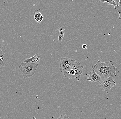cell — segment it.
Listing matches in <instances>:
<instances>
[{
  "mask_svg": "<svg viewBox=\"0 0 121 119\" xmlns=\"http://www.w3.org/2000/svg\"><path fill=\"white\" fill-rule=\"evenodd\" d=\"M93 70L98 74L104 80L115 75L117 68L113 64L112 61L103 62L98 61L96 64L92 67Z\"/></svg>",
  "mask_w": 121,
  "mask_h": 119,
  "instance_id": "cell-1",
  "label": "cell"
},
{
  "mask_svg": "<svg viewBox=\"0 0 121 119\" xmlns=\"http://www.w3.org/2000/svg\"><path fill=\"white\" fill-rule=\"evenodd\" d=\"M38 64L32 62H21L19 66L24 79L33 76L37 69Z\"/></svg>",
  "mask_w": 121,
  "mask_h": 119,
  "instance_id": "cell-2",
  "label": "cell"
},
{
  "mask_svg": "<svg viewBox=\"0 0 121 119\" xmlns=\"http://www.w3.org/2000/svg\"><path fill=\"white\" fill-rule=\"evenodd\" d=\"M84 67L81 66L80 62H75L72 68L68 72L62 71V74L68 80L75 79L77 81H79L81 74L83 73Z\"/></svg>",
  "mask_w": 121,
  "mask_h": 119,
  "instance_id": "cell-3",
  "label": "cell"
},
{
  "mask_svg": "<svg viewBox=\"0 0 121 119\" xmlns=\"http://www.w3.org/2000/svg\"><path fill=\"white\" fill-rule=\"evenodd\" d=\"M76 60L69 58L63 57L61 58L60 62V69L61 72H68L72 68Z\"/></svg>",
  "mask_w": 121,
  "mask_h": 119,
  "instance_id": "cell-4",
  "label": "cell"
},
{
  "mask_svg": "<svg viewBox=\"0 0 121 119\" xmlns=\"http://www.w3.org/2000/svg\"><path fill=\"white\" fill-rule=\"evenodd\" d=\"M116 85V83L113 79V76H112L103 80L100 82L99 87L101 90L105 91L108 94L111 88L115 87Z\"/></svg>",
  "mask_w": 121,
  "mask_h": 119,
  "instance_id": "cell-5",
  "label": "cell"
},
{
  "mask_svg": "<svg viewBox=\"0 0 121 119\" xmlns=\"http://www.w3.org/2000/svg\"><path fill=\"white\" fill-rule=\"evenodd\" d=\"M87 80L91 82H102L103 79L98 74H97L94 70H93L88 74Z\"/></svg>",
  "mask_w": 121,
  "mask_h": 119,
  "instance_id": "cell-6",
  "label": "cell"
},
{
  "mask_svg": "<svg viewBox=\"0 0 121 119\" xmlns=\"http://www.w3.org/2000/svg\"><path fill=\"white\" fill-rule=\"evenodd\" d=\"M4 47L0 43V65L3 67H8V63L4 58L3 56H5V54L3 51Z\"/></svg>",
  "mask_w": 121,
  "mask_h": 119,
  "instance_id": "cell-7",
  "label": "cell"
},
{
  "mask_svg": "<svg viewBox=\"0 0 121 119\" xmlns=\"http://www.w3.org/2000/svg\"><path fill=\"white\" fill-rule=\"evenodd\" d=\"M40 55L39 54H36L31 57L26 59L23 62H32L38 64L40 62Z\"/></svg>",
  "mask_w": 121,
  "mask_h": 119,
  "instance_id": "cell-8",
  "label": "cell"
},
{
  "mask_svg": "<svg viewBox=\"0 0 121 119\" xmlns=\"http://www.w3.org/2000/svg\"><path fill=\"white\" fill-rule=\"evenodd\" d=\"M34 13L35 19L39 24H40L43 20V16L42 15L40 11L37 9L34 10Z\"/></svg>",
  "mask_w": 121,
  "mask_h": 119,
  "instance_id": "cell-9",
  "label": "cell"
},
{
  "mask_svg": "<svg viewBox=\"0 0 121 119\" xmlns=\"http://www.w3.org/2000/svg\"><path fill=\"white\" fill-rule=\"evenodd\" d=\"M59 31V37L58 41L59 42H61L63 41L64 37V33H65V29L64 27L63 26H60L58 28Z\"/></svg>",
  "mask_w": 121,
  "mask_h": 119,
  "instance_id": "cell-10",
  "label": "cell"
},
{
  "mask_svg": "<svg viewBox=\"0 0 121 119\" xmlns=\"http://www.w3.org/2000/svg\"><path fill=\"white\" fill-rule=\"evenodd\" d=\"M100 2L103 3H107L109 5L115 6V9H116V5L114 0H101L100 1Z\"/></svg>",
  "mask_w": 121,
  "mask_h": 119,
  "instance_id": "cell-11",
  "label": "cell"
},
{
  "mask_svg": "<svg viewBox=\"0 0 121 119\" xmlns=\"http://www.w3.org/2000/svg\"><path fill=\"white\" fill-rule=\"evenodd\" d=\"M118 12L119 14V16L118 19L119 20L121 19V0H119V4L118 8H117Z\"/></svg>",
  "mask_w": 121,
  "mask_h": 119,
  "instance_id": "cell-12",
  "label": "cell"
},
{
  "mask_svg": "<svg viewBox=\"0 0 121 119\" xmlns=\"http://www.w3.org/2000/svg\"><path fill=\"white\" fill-rule=\"evenodd\" d=\"M71 119L69 117L67 116V115L66 114H62L59 117H58L57 119Z\"/></svg>",
  "mask_w": 121,
  "mask_h": 119,
  "instance_id": "cell-13",
  "label": "cell"
},
{
  "mask_svg": "<svg viewBox=\"0 0 121 119\" xmlns=\"http://www.w3.org/2000/svg\"><path fill=\"white\" fill-rule=\"evenodd\" d=\"M87 45L86 44H83L82 45V48L84 49H86L87 48Z\"/></svg>",
  "mask_w": 121,
  "mask_h": 119,
  "instance_id": "cell-14",
  "label": "cell"
},
{
  "mask_svg": "<svg viewBox=\"0 0 121 119\" xmlns=\"http://www.w3.org/2000/svg\"><path fill=\"white\" fill-rule=\"evenodd\" d=\"M36 119V118H35V117H33V119Z\"/></svg>",
  "mask_w": 121,
  "mask_h": 119,
  "instance_id": "cell-15",
  "label": "cell"
},
{
  "mask_svg": "<svg viewBox=\"0 0 121 119\" xmlns=\"http://www.w3.org/2000/svg\"></svg>",
  "mask_w": 121,
  "mask_h": 119,
  "instance_id": "cell-16",
  "label": "cell"
},
{
  "mask_svg": "<svg viewBox=\"0 0 121 119\" xmlns=\"http://www.w3.org/2000/svg\"><path fill=\"white\" fill-rule=\"evenodd\" d=\"M0 67H1V65H0Z\"/></svg>",
  "mask_w": 121,
  "mask_h": 119,
  "instance_id": "cell-17",
  "label": "cell"
}]
</instances>
